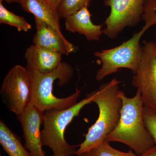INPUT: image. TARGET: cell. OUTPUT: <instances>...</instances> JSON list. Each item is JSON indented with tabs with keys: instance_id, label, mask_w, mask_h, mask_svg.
Masks as SVG:
<instances>
[{
	"instance_id": "8",
	"label": "cell",
	"mask_w": 156,
	"mask_h": 156,
	"mask_svg": "<svg viewBox=\"0 0 156 156\" xmlns=\"http://www.w3.org/2000/svg\"><path fill=\"white\" fill-rule=\"evenodd\" d=\"M132 83L139 90L144 105L156 109V43L146 42Z\"/></svg>"
},
{
	"instance_id": "15",
	"label": "cell",
	"mask_w": 156,
	"mask_h": 156,
	"mask_svg": "<svg viewBox=\"0 0 156 156\" xmlns=\"http://www.w3.org/2000/svg\"><path fill=\"white\" fill-rule=\"evenodd\" d=\"M0 23L14 27L19 32H27L30 30L31 25L23 17L18 16L11 12L0 2Z\"/></svg>"
},
{
	"instance_id": "19",
	"label": "cell",
	"mask_w": 156,
	"mask_h": 156,
	"mask_svg": "<svg viewBox=\"0 0 156 156\" xmlns=\"http://www.w3.org/2000/svg\"><path fill=\"white\" fill-rule=\"evenodd\" d=\"M53 9L57 10L62 0H43Z\"/></svg>"
},
{
	"instance_id": "16",
	"label": "cell",
	"mask_w": 156,
	"mask_h": 156,
	"mask_svg": "<svg viewBox=\"0 0 156 156\" xmlns=\"http://www.w3.org/2000/svg\"><path fill=\"white\" fill-rule=\"evenodd\" d=\"M77 156H138L130 150L128 152L121 151L115 149L110 144L109 142L105 140L97 146L84 152Z\"/></svg>"
},
{
	"instance_id": "12",
	"label": "cell",
	"mask_w": 156,
	"mask_h": 156,
	"mask_svg": "<svg viewBox=\"0 0 156 156\" xmlns=\"http://www.w3.org/2000/svg\"><path fill=\"white\" fill-rule=\"evenodd\" d=\"M60 53L32 44L27 49L25 54L27 66L40 72H52L62 62Z\"/></svg>"
},
{
	"instance_id": "18",
	"label": "cell",
	"mask_w": 156,
	"mask_h": 156,
	"mask_svg": "<svg viewBox=\"0 0 156 156\" xmlns=\"http://www.w3.org/2000/svg\"><path fill=\"white\" fill-rule=\"evenodd\" d=\"M143 119L146 128L156 145V109L144 106Z\"/></svg>"
},
{
	"instance_id": "3",
	"label": "cell",
	"mask_w": 156,
	"mask_h": 156,
	"mask_svg": "<svg viewBox=\"0 0 156 156\" xmlns=\"http://www.w3.org/2000/svg\"><path fill=\"white\" fill-rule=\"evenodd\" d=\"M32 81V98L34 105L44 112L51 109L62 110L69 108L77 103L81 92L77 88L73 94L67 97L59 98L53 93L54 82L58 80V85L63 87L72 78L73 69L67 62H62L58 67L52 72L44 73L27 67Z\"/></svg>"
},
{
	"instance_id": "1",
	"label": "cell",
	"mask_w": 156,
	"mask_h": 156,
	"mask_svg": "<svg viewBox=\"0 0 156 156\" xmlns=\"http://www.w3.org/2000/svg\"><path fill=\"white\" fill-rule=\"evenodd\" d=\"M119 96L122 102L119 121L105 140L126 144L139 155L156 145L144 124L141 94L137 89L134 97L129 98L119 90Z\"/></svg>"
},
{
	"instance_id": "23",
	"label": "cell",
	"mask_w": 156,
	"mask_h": 156,
	"mask_svg": "<svg viewBox=\"0 0 156 156\" xmlns=\"http://www.w3.org/2000/svg\"><path fill=\"white\" fill-rule=\"evenodd\" d=\"M45 154H46V153H45V152L44 151H43V152H42V153L39 156H45Z\"/></svg>"
},
{
	"instance_id": "7",
	"label": "cell",
	"mask_w": 156,
	"mask_h": 156,
	"mask_svg": "<svg viewBox=\"0 0 156 156\" xmlns=\"http://www.w3.org/2000/svg\"><path fill=\"white\" fill-rule=\"evenodd\" d=\"M146 0H104L111 12L105 21L103 34L109 38H116L127 27H132L140 21Z\"/></svg>"
},
{
	"instance_id": "6",
	"label": "cell",
	"mask_w": 156,
	"mask_h": 156,
	"mask_svg": "<svg viewBox=\"0 0 156 156\" xmlns=\"http://www.w3.org/2000/svg\"><path fill=\"white\" fill-rule=\"evenodd\" d=\"M1 93L11 111L21 114L31 102L32 81L29 71L20 65L13 66L4 79Z\"/></svg>"
},
{
	"instance_id": "9",
	"label": "cell",
	"mask_w": 156,
	"mask_h": 156,
	"mask_svg": "<svg viewBox=\"0 0 156 156\" xmlns=\"http://www.w3.org/2000/svg\"><path fill=\"white\" fill-rule=\"evenodd\" d=\"M44 112L30 103L21 114L17 115L21 123L26 148L35 156L43 152L41 126Z\"/></svg>"
},
{
	"instance_id": "20",
	"label": "cell",
	"mask_w": 156,
	"mask_h": 156,
	"mask_svg": "<svg viewBox=\"0 0 156 156\" xmlns=\"http://www.w3.org/2000/svg\"><path fill=\"white\" fill-rule=\"evenodd\" d=\"M138 156H156V145L144 153Z\"/></svg>"
},
{
	"instance_id": "5",
	"label": "cell",
	"mask_w": 156,
	"mask_h": 156,
	"mask_svg": "<svg viewBox=\"0 0 156 156\" xmlns=\"http://www.w3.org/2000/svg\"><path fill=\"white\" fill-rule=\"evenodd\" d=\"M145 24L142 29L119 46L111 49L97 51L94 56L99 58L101 66L98 71L95 79L101 81L109 75L117 72L122 68L131 70L136 73L143 53L140 40L143 34L151 27L154 25L150 20H145Z\"/></svg>"
},
{
	"instance_id": "10",
	"label": "cell",
	"mask_w": 156,
	"mask_h": 156,
	"mask_svg": "<svg viewBox=\"0 0 156 156\" xmlns=\"http://www.w3.org/2000/svg\"><path fill=\"white\" fill-rule=\"evenodd\" d=\"M35 21L36 33L33 40L34 44L66 56L74 52L75 47L63 34L37 18Z\"/></svg>"
},
{
	"instance_id": "2",
	"label": "cell",
	"mask_w": 156,
	"mask_h": 156,
	"mask_svg": "<svg viewBox=\"0 0 156 156\" xmlns=\"http://www.w3.org/2000/svg\"><path fill=\"white\" fill-rule=\"evenodd\" d=\"M121 83L115 78L90 93L93 98L92 102L98 106L99 115L95 122L89 128L85 135V140L79 145L75 154L97 146L118 125L122 105V99L119 96V85Z\"/></svg>"
},
{
	"instance_id": "21",
	"label": "cell",
	"mask_w": 156,
	"mask_h": 156,
	"mask_svg": "<svg viewBox=\"0 0 156 156\" xmlns=\"http://www.w3.org/2000/svg\"><path fill=\"white\" fill-rule=\"evenodd\" d=\"M5 2L8 4L11 3H20V0H0V2Z\"/></svg>"
},
{
	"instance_id": "11",
	"label": "cell",
	"mask_w": 156,
	"mask_h": 156,
	"mask_svg": "<svg viewBox=\"0 0 156 156\" xmlns=\"http://www.w3.org/2000/svg\"><path fill=\"white\" fill-rule=\"evenodd\" d=\"M88 7H85L65 18L66 28L68 31L83 35L89 41H98L103 34L102 24L96 25L92 22Z\"/></svg>"
},
{
	"instance_id": "22",
	"label": "cell",
	"mask_w": 156,
	"mask_h": 156,
	"mask_svg": "<svg viewBox=\"0 0 156 156\" xmlns=\"http://www.w3.org/2000/svg\"><path fill=\"white\" fill-rule=\"evenodd\" d=\"M72 155L70 154L64 153L57 152L53 153L51 156H72Z\"/></svg>"
},
{
	"instance_id": "17",
	"label": "cell",
	"mask_w": 156,
	"mask_h": 156,
	"mask_svg": "<svg viewBox=\"0 0 156 156\" xmlns=\"http://www.w3.org/2000/svg\"><path fill=\"white\" fill-rule=\"evenodd\" d=\"M92 0H62L57 11L61 18L68 16L80 11L85 7H89Z\"/></svg>"
},
{
	"instance_id": "13",
	"label": "cell",
	"mask_w": 156,
	"mask_h": 156,
	"mask_svg": "<svg viewBox=\"0 0 156 156\" xmlns=\"http://www.w3.org/2000/svg\"><path fill=\"white\" fill-rule=\"evenodd\" d=\"M20 4L26 12L33 14L35 18L48 23L62 34L59 22L60 17L57 10L43 0H20Z\"/></svg>"
},
{
	"instance_id": "4",
	"label": "cell",
	"mask_w": 156,
	"mask_h": 156,
	"mask_svg": "<svg viewBox=\"0 0 156 156\" xmlns=\"http://www.w3.org/2000/svg\"><path fill=\"white\" fill-rule=\"evenodd\" d=\"M92 96L88 93L86 98L69 108L51 109L44 112L41 131L43 146L50 148L53 153L75 154V147L69 144L65 138L66 129L74 118L79 116L84 107L92 102Z\"/></svg>"
},
{
	"instance_id": "14",
	"label": "cell",
	"mask_w": 156,
	"mask_h": 156,
	"mask_svg": "<svg viewBox=\"0 0 156 156\" xmlns=\"http://www.w3.org/2000/svg\"><path fill=\"white\" fill-rule=\"evenodd\" d=\"M0 144L9 156H35L21 143L20 138L1 120Z\"/></svg>"
},
{
	"instance_id": "24",
	"label": "cell",
	"mask_w": 156,
	"mask_h": 156,
	"mask_svg": "<svg viewBox=\"0 0 156 156\" xmlns=\"http://www.w3.org/2000/svg\"><path fill=\"white\" fill-rule=\"evenodd\" d=\"M0 156H2V155H0Z\"/></svg>"
}]
</instances>
